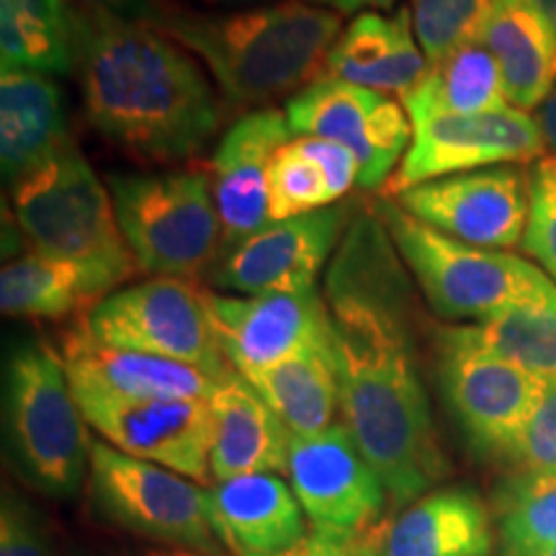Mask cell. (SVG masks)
<instances>
[{
  "label": "cell",
  "mask_w": 556,
  "mask_h": 556,
  "mask_svg": "<svg viewBox=\"0 0 556 556\" xmlns=\"http://www.w3.org/2000/svg\"><path fill=\"white\" fill-rule=\"evenodd\" d=\"M268 199L270 222L294 219L332 206L325 173L319 170L315 160L304 155L296 139L276 152L268 178Z\"/></svg>",
  "instance_id": "cell-33"
},
{
  "label": "cell",
  "mask_w": 556,
  "mask_h": 556,
  "mask_svg": "<svg viewBox=\"0 0 556 556\" xmlns=\"http://www.w3.org/2000/svg\"><path fill=\"white\" fill-rule=\"evenodd\" d=\"M73 392L86 422L109 446L197 482L212 479L208 400H135L86 387Z\"/></svg>",
  "instance_id": "cell-13"
},
{
  "label": "cell",
  "mask_w": 556,
  "mask_h": 556,
  "mask_svg": "<svg viewBox=\"0 0 556 556\" xmlns=\"http://www.w3.org/2000/svg\"><path fill=\"white\" fill-rule=\"evenodd\" d=\"M479 41L503 75L505 99L520 111L541 109L556 86V37L531 0H495Z\"/></svg>",
  "instance_id": "cell-25"
},
{
  "label": "cell",
  "mask_w": 556,
  "mask_h": 556,
  "mask_svg": "<svg viewBox=\"0 0 556 556\" xmlns=\"http://www.w3.org/2000/svg\"><path fill=\"white\" fill-rule=\"evenodd\" d=\"M492 520L469 486L428 492L353 541L356 556H490Z\"/></svg>",
  "instance_id": "cell-19"
},
{
  "label": "cell",
  "mask_w": 556,
  "mask_h": 556,
  "mask_svg": "<svg viewBox=\"0 0 556 556\" xmlns=\"http://www.w3.org/2000/svg\"><path fill=\"white\" fill-rule=\"evenodd\" d=\"M78 73L90 127L131 155L186 160L222 122L197 60L152 26L78 11Z\"/></svg>",
  "instance_id": "cell-2"
},
{
  "label": "cell",
  "mask_w": 556,
  "mask_h": 556,
  "mask_svg": "<svg viewBox=\"0 0 556 556\" xmlns=\"http://www.w3.org/2000/svg\"><path fill=\"white\" fill-rule=\"evenodd\" d=\"M533 5H536V11L541 13V18L546 21L548 29L554 31L556 37V0H531Z\"/></svg>",
  "instance_id": "cell-42"
},
{
  "label": "cell",
  "mask_w": 556,
  "mask_h": 556,
  "mask_svg": "<svg viewBox=\"0 0 556 556\" xmlns=\"http://www.w3.org/2000/svg\"><path fill=\"white\" fill-rule=\"evenodd\" d=\"M163 34L204 60L227 101L250 106L323 78L340 31L336 11L304 0L227 16L176 11Z\"/></svg>",
  "instance_id": "cell-3"
},
{
  "label": "cell",
  "mask_w": 556,
  "mask_h": 556,
  "mask_svg": "<svg viewBox=\"0 0 556 556\" xmlns=\"http://www.w3.org/2000/svg\"><path fill=\"white\" fill-rule=\"evenodd\" d=\"M422 225L467 242L505 250L523 240L531 206V173L520 165H495L435 178L394 199Z\"/></svg>",
  "instance_id": "cell-15"
},
{
  "label": "cell",
  "mask_w": 556,
  "mask_h": 556,
  "mask_svg": "<svg viewBox=\"0 0 556 556\" xmlns=\"http://www.w3.org/2000/svg\"><path fill=\"white\" fill-rule=\"evenodd\" d=\"M276 556H356V552H353L351 544H343V541H332L328 536H319V533H312V536L299 541L294 548Z\"/></svg>",
  "instance_id": "cell-39"
},
{
  "label": "cell",
  "mask_w": 556,
  "mask_h": 556,
  "mask_svg": "<svg viewBox=\"0 0 556 556\" xmlns=\"http://www.w3.org/2000/svg\"><path fill=\"white\" fill-rule=\"evenodd\" d=\"M83 330L103 345L180 361L225 379L232 366L222 353L197 283L160 278L103 296L83 317Z\"/></svg>",
  "instance_id": "cell-8"
},
{
  "label": "cell",
  "mask_w": 556,
  "mask_h": 556,
  "mask_svg": "<svg viewBox=\"0 0 556 556\" xmlns=\"http://www.w3.org/2000/svg\"><path fill=\"white\" fill-rule=\"evenodd\" d=\"M371 208L426 294L428 307L441 319L482 323L556 289L546 270L520 255L448 238L407 214L397 201L377 199Z\"/></svg>",
  "instance_id": "cell-4"
},
{
  "label": "cell",
  "mask_w": 556,
  "mask_h": 556,
  "mask_svg": "<svg viewBox=\"0 0 556 556\" xmlns=\"http://www.w3.org/2000/svg\"><path fill=\"white\" fill-rule=\"evenodd\" d=\"M106 186L139 270L191 281L214 268L222 222L206 173H111Z\"/></svg>",
  "instance_id": "cell-6"
},
{
  "label": "cell",
  "mask_w": 556,
  "mask_h": 556,
  "mask_svg": "<svg viewBox=\"0 0 556 556\" xmlns=\"http://www.w3.org/2000/svg\"><path fill=\"white\" fill-rule=\"evenodd\" d=\"M222 353L238 374L263 371L330 340L325 296L309 291L222 296L201 289Z\"/></svg>",
  "instance_id": "cell-17"
},
{
  "label": "cell",
  "mask_w": 556,
  "mask_h": 556,
  "mask_svg": "<svg viewBox=\"0 0 556 556\" xmlns=\"http://www.w3.org/2000/svg\"><path fill=\"white\" fill-rule=\"evenodd\" d=\"M539 127H541V131H544L546 144L552 148V152L556 155V86H554L552 93H548V99L541 103Z\"/></svg>",
  "instance_id": "cell-41"
},
{
  "label": "cell",
  "mask_w": 556,
  "mask_h": 556,
  "mask_svg": "<svg viewBox=\"0 0 556 556\" xmlns=\"http://www.w3.org/2000/svg\"><path fill=\"white\" fill-rule=\"evenodd\" d=\"M409 122L422 124L438 116H477L510 106L503 75L482 41H469L443 60L430 62L426 75L402 96Z\"/></svg>",
  "instance_id": "cell-27"
},
{
  "label": "cell",
  "mask_w": 556,
  "mask_h": 556,
  "mask_svg": "<svg viewBox=\"0 0 556 556\" xmlns=\"http://www.w3.org/2000/svg\"><path fill=\"white\" fill-rule=\"evenodd\" d=\"M428 58L413 29L407 9L384 13H361L340 34L325 62L323 78L345 80L377 93L405 96L420 83Z\"/></svg>",
  "instance_id": "cell-23"
},
{
  "label": "cell",
  "mask_w": 556,
  "mask_h": 556,
  "mask_svg": "<svg viewBox=\"0 0 556 556\" xmlns=\"http://www.w3.org/2000/svg\"><path fill=\"white\" fill-rule=\"evenodd\" d=\"M208 520L235 556H276L307 539L302 505L276 475H242L206 490Z\"/></svg>",
  "instance_id": "cell-20"
},
{
  "label": "cell",
  "mask_w": 556,
  "mask_h": 556,
  "mask_svg": "<svg viewBox=\"0 0 556 556\" xmlns=\"http://www.w3.org/2000/svg\"><path fill=\"white\" fill-rule=\"evenodd\" d=\"M520 248L556 283V155L536 160L531 170V206Z\"/></svg>",
  "instance_id": "cell-34"
},
{
  "label": "cell",
  "mask_w": 556,
  "mask_h": 556,
  "mask_svg": "<svg viewBox=\"0 0 556 556\" xmlns=\"http://www.w3.org/2000/svg\"><path fill=\"white\" fill-rule=\"evenodd\" d=\"M11 191L16 222L37 253L83 263L116 283L139 270L109 186L101 184L73 139L11 184Z\"/></svg>",
  "instance_id": "cell-5"
},
{
  "label": "cell",
  "mask_w": 556,
  "mask_h": 556,
  "mask_svg": "<svg viewBox=\"0 0 556 556\" xmlns=\"http://www.w3.org/2000/svg\"><path fill=\"white\" fill-rule=\"evenodd\" d=\"M144 556H212V554H201V552H191V548H165V552H148Z\"/></svg>",
  "instance_id": "cell-43"
},
{
  "label": "cell",
  "mask_w": 556,
  "mask_h": 556,
  "mask_svg": "<svg viewBox=\"0 0 556 556\" xmlns=\"http://www.w3.org/2000/svg\"><path fill=\"white\" fill-rule=\"evenodd\" d=\"M454 330L479 351L510 361L544 384L556 381V289Z\"/></svg>",
  "instance_id": "cell-30"
},
{
  "label": "cell",
  "mask_w": 556,
  "mask_h": 556,
  "mask_svg": "<svg viewBox=\"0 0 556 556\" xmlns=\"http://www.w3.org/2000/svg\"><path fill=\"white\" fill-rule=\"evenodd\" d=\"M536 556H556V546H554V548H546V552H541V554H536Z\"/></svg>",
  "instance_id": "cell-44"
},
{
  "label": "cell",
  "mask_w": 556,
  "mask_h": 556,
  "mask_svg": "<svg viewBox=\"0 0 556 556\" xmlns=\"http://www.w3.org/2000/svg\"><path fill=\"white\" fill-rule=\"evenodd\" d=\"M5 417L26 477L50 495H78L90 464L88 422L60 353L41 343L13 351L5 366Z\"/></svg>",
  "instance_id": "cell-7"
},
{
  "label": "cell",
  "mask_w": 556,
  "mask_h": 556,
  "mask_svg": "<svg viewBox=\"0 0 556 556\" xmlns=\"http://www.w3.org/2000/svg\"><path fill=\"white\" fill-rule=\"evenodd\" d=\"M323 296L343 426L400 510L441 482L446 458L415 364L413 283L374 208L348 225Z\"/></svg>",
  "instance_id": "cell-1"
},
{
  "label": "cell",
  "mask_w": 556,
  "mask_h": 556,
  "mask_svg": "<svg viewBox=\"0 0 556 556\" xmlns=\"http://www.w3.org/2000/svg\"><path fill=\"white\" fill-rule=\"evenodd\" d=\"M356 217L353 204H332L294 219L270 222L222 253L208 270L214 287L242 294L309 291Z\"/></svg>",
  "instance_id": "cell-16"
},
{
  "label": "cell",
  "mask_w": 556,
  "mask_h": 556,
  "mask_svg": "<svg viewBox=\"0 0 556 556\" xmlns=\"http://www.w3.org/2000/svg\"><path fill=\"white\" fill-rule=\"evenodd\" d=\"M296 144L302 148L304 155L315 160L319 170L325 173L332 204L343 199L345 193L358 184V163L356 157H353V152L345 150L343 144L317 137H296Z\"/></svg>",
  "instance_id": "cell-37"
},
{
  "label": "cell",
  "mask_w": 556,
  "mask_h": 556,
  "mask_svg": "<svg viewBox=\"0 0 556 556\" xmlns=\"http://www.w3.org/2000/svg\"><path fill=\"white\" fill-rule=\"evenodd\" d=\"M495 0H413V29L428 62L477 41Z\"/></svg>",
  "instance_id": "cell-32"
},
{
  "label": "cell",
  "mask_w": 556,
  "mask_h": 556,
  "mask_svg": "<svg viewBox=\"0 0 556 556\" xmlns=\"http://www.w3.org/2000/svg\"><path fill=\"white\" fill-rule=\"evenodd\" d=\"M291 135L343 144L358 163L361 189H381L413 142L407 111L384 93L319 78L287 103Z\"/></svg>",
  "instance_id": "cell-11"
},
{
  "label": "cell",
  "mask_w": 556,
  "mask_h": 556,
  "mask_svg": "<svg viewBox=\"0 0 556 556\" xmlns=\"http://www.w3.org/2000/svg\"><path fill=\"white\" fill-rule=\"evenodd\" d=\"M503 556H536L556 546V475L523 471L497 490Z\"/></svg>",
  "instance_id": "cell-31"
},
{
  "label": "cell",
  "mask_w": 556,
  "mask_h": 556,
  "mask_svg": "<svg viewBox=\"0 0 556 556\" xmlns=\"http://www.w3.org/2000/svg\"><path fill=\"white\" fill-rule=\"evenodd\" d=\"M3 70L67 75L78 67V11L67 0H0Z\"/></svg>",
  "instance_id": "cell-29"
},
{
  "label": "cell",
  "mask_w": 556,
  "mask_h": 556,
  "mask_svg": "<svg viewBox=\"0 0 556 556\" xmlns=\"http://www.w3.org/2000/svg\"><path fill=\"white\" fill-rule=\"evenodd\" d=\"M507 456L516 458L526 471H554L556 475V381L546 384L544 397Z\"/></svg>",
  "instance_id": "cell-35"
},
{
  "label": "cell",
  "mask_w": 556,
  "mask_h": 556,
  "mask_svg": "<svg viewBox=\"0 0 556 556\" xmlns=\"http://www.w3.org/2000/svg\"><path fill=\"white\" fill-rule=\"evenodd\" d=\"M287 475L319 536L353 544L387 507V486L343 422L315 435H294Z\"/></svg>",
  "instance_id": "cell-10"
},
{
  "label": "cell",
  "mask_w": 556,
  "mask_h": 556,
  "mask_svg": "<svg viewBox=\"0 0 556 556\" xmlns=\"http://www.w3.org/2000/svg\"><path fill=\"white\" fill-rule=\"evenodd\" d=\"M119 283L101 270L52 255L26 253L0 274V307L9 317L62 319L93 309Z\"/></svg>",
  "instance_id": "cell-26"
},
{
  "label": "cell",
  "mask_w": 556,
  "mask_h": 556,
  "mask_svg": "<svg viewBox=\"0 0 556 556\" xmlns=\"http://www.w3.org/2000/svg\"><path fill=\"white\" fill-rule=\"evenodd\" d=\"M291 139L287 111L270 106L248 111L222 135L212 157V189L222 222L219 255L270 225V165Z\"/></svg>",
  "instance_id": "cell-18"
},
{
  "label": "cell",
  "mask_w": 556,
  "mask_h": 556,
  "mask_svg": "<svg viewBox=\"0 0 556 556\" xmlns=\"http://www.w3.org/2000/svg\"><path fill=\"white\" fill-rule=\"evenodd\" d=\"M0 556H58L37 513L9 492L0 513Z\"/></svg>",
  "instance_id": "cell-36"
},
{
  "label": "cell",
  "mask_w": 556,
  "mask_h": 556,
  "mask_svg": "<svg viewBox=\"0 0 556 556\" xmlns=\"http://www.w3.org/2000/svg\"><path fill=\"white\" fill-rule=\"evenodd\" d=\"M304 3H312V5H319V9H328V11H336L343 16V13H377V11H384V9H392L397 0H304Z\"/></svg>",
  "instance_id": "cell-40"
},
{
  "label": "cell",
  "mask_w": 556,
  "mask_h": 556,
  "mask_svg": "<svg viewBox=\"0 0 556 556\" xmlns=\"http://www.w3.org/2000/svg\"><path fill=\"white\" fill-rule=\"evenodd\" d=\"M212 451L208 467L214 482L242 475L287 471L291 435L255 387L232 371L217 381L212 397Z\"/></svg>",
  "instance_id": "cell-21"
},
{
  "label": "cell",
  "mask_w": 556,
  "mask_h": 556,
  "mask_svg": "<svg viewBox=\"0 0 556 556\" xmlns=\"http://www.w3.org/2000/svg\"><path fill=\"white\" fill-rule=\"evenodd\" d=\"M281 417L291 435H315L336 426L340 381L332 340L245 377Z\"/></svg>",
  "instance_id": "cell-28"
},
{
  "label": "cell",
  "mask_w": 556,
  "mask_h": 556,
  "mask_svg": "<svg viewBox=\"0 0 556 556\" xmlns=\"http://www.w3.org/2000/svg\"><path fill=\"white\" fill-rule=\"evenodd\" d=\"M70 142L65 101L58 83L26 70L0 78V165L9 184L50 160Z\"/></svg>",
  "instance_id": "cell-24"
},
{
  "label": "cell",
  "mask_w": 556,
  "mask_h": 556,
  "mask_svg": "<svg viewBox=\"0 0 556 556\" xmlns=\"http://www.w3.org/2000/svg\"><path fill=\"white\" fill-rule=\"evenodd\" d=\"M441 387L477 448L510 454L546 384L510 361L479 351L454 328L441 330Z\"/></svg>",
  "instance_id": "cell-14"
},
{
  "label": "cell",
  "mask_w": 556,
  "mask_h": 556,
  "mask_svg": "<svg viewBox=\"0 0 556 556\" xmlns=\"http://www.w3.org/2000/svg\"><path fill=\"white\" fill-rule=\"evenodd\" d=\"M70 384L135 400H208L217 379L180 361L103 345L86 330L67 332L60 351Z\"/></svg>",
  "instance_id": "cell-22"
},
{
  "label": "cell",
  "mask_w": 556,
  "mask_h": 556,
  "mask_svg": "<svg viewBox=\"0 0 556 556\" xmlns=\"http://www.w3.org/2000/svg\"><path fill=\"white\" fill-rule=\"evenodd\" d=\"M413 142L381 199H397L428 180L544 157L546 139L528 111L505 106L477 116H438L413 127Z\"/></svg>",
  "instance_id": "cell-12"
},
{
  "label": "cell",
  "mask_w": 556,
  "mask_h": 556,
  "mask_svg": "<svg viewBox=\"0 0 556 556\" xmlns=\"http://www.w3.org/2000/svg\"><path fill=\"white\" fill-rule=\"evenodd\" d=\"M75 3L80 5V11L129 21V24H144L160 31L178 11L170 0H75Z\"/></svg>",
  "instance_id": "cell-38"
},
{
  "label": "cell",
  "mask_w": 556,
  "mask_h": 556,
  "mask_svg": "<svg viewBox=\"0 0 556 556\" xmlns=\"http://www.w3.org/2000/svg\"><path fill=\"white\" fill-rule=\"evenodd\" d=\"M88 471L103 510L124 528L160 544L219 556L206 490L176 471L122 454L106 441H90Z\"/></svg>",
  "instance_id": "cell-9"
}]
</instances>
